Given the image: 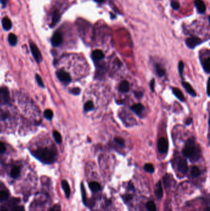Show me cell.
I'll use <instances>...</instances> for the list:
<instances>
[{
    "label": "cell",
    "mask_w": 210,
    "mask_h": 211,
    "mask_svg": "<svg viewBox=\"0 0 210 211\" xmlns=\"http://www.w3.org/2000/svg\"><path fill=\"white\" fill-rule=\"evenodd\" d=\"M182 154L185 157L192 160H197L200 158V150L196 144L194 138H190L186 141L182 150Z\"/></svg>",
    "instance_id": "cell-1"
},
{
    "label": "cell",
    "mask_w": 210,
    "mask_h": 211,
    "mask_svg": "<svg viewBox=\"0 0 210 211\" xmlns=\"http://www.w3.org/2000/svg\"><path fill=\"white\" fill-rule=\"evenodd\" d=\"M35 157L42 162L45 164H52L56 158V154L51 149L48 148H41L35 152Z\"/></svg>",
    "instance_id": "cell-2"
},
{
    "label": "cell",
    "mask_w": 210,
    "mask_h": 211,
    "mask_svg": "<svg viewBox=\"0 0 210 211\" xmlns=\"http://www.w3.org/2000/svg\"><path fill=\"white\" fill-rule=\"evenodd\" d=\"M30 47L32 53L33 54V56L34 57L35 59L36 60V62H38V63L41 62L42 60V56H41V54L40 51L39 49H38V48L37 47V46L34 43L30 42Z\"/></svg>",
    "instance_id": "cell-3"
},
{
    "label": "cell",
    "mask_w": 210,
    "mask_h": 211,
    "mask_svg": "<svg viewBox=\"0 0 210 211\" xmlns=\"http://www.w3.org/2000/svg\"><path fill=\"white\" fill-rule=\"evenodd\" d=\"M202 43V40L200 38L197 37H191L188 38L186 40V44L188 48L190 49H193L195 48L198 44Z\"/></svg>",
    "instance_id": "cell-4"
},
{
    "label": "cell",
    "mask_w": 210,
    "mask_h": 211,
    "mask_svg": "<svg viewBox=\"0 0 210 211\" xmlns=\"http://www.w3.org/2000/svg\"><path fill=\"white\" fill-rule=\"evenodd\" d=\"M158 149L159 152L162 154H164L168 151V143L164 138L159 139L158 142Z\"/></svg>",
    "instance_id": "cell-5"
},
{
    "label": "cell",
    "mask_w": 210,
    "mask_h": 211,
    "mask_svg": "<svg viewBox=\"0 0 210 211\" xmlns=\"http://www.w3.org/2000/svg\"><path fill=\"white\" fill-rule=\"evenodd\" d=\"M63 40V37L62 33L60 32L57 31L54 33L52 38H51V43L54 46H58L62 43Z\"/></svg>",
    "instance_id": "cell-6"
},
{
    "label": "cell",
    "mask_w": 210,
    "mask_h": 211,
    "mask_svg": "<svg viewBox=\"0 0 210 211\" xmlns=\"http://www.w3.org/2000/svg\"><path fill=\"white\" fill-rule=\"evenodd\" d=\"M57 76L58 79L62 82L69 83L71 81V77L68 72L64 70H59L57 72Z\"/></svg>",
    "instance_id": "cell-7"
},
{
    "label": "cell",
    "mask_w": 210,
    "mask_h": 211,
    "mask_svg": "<svg viewBox=\"0 0 210 211\" xmlns=\"http://www.w3.org/2000/svg\"><path fill=\"white\" fill-rule=\"evenodd\" d=\"M178 169L181 173L185 174L188 170V165L187 160L185 159H181L178 163Z\"/></svg>",
    "instance_id": "cell-8"
},
{
    "label": "cell",
    "mask_w": 210,
    "mask_h": 211,
    "mask_svg": "<svg viewBox=\"0 0 210 211\" xmlns=\"http://www.w3.org/2000/svg\"><path fill=\"white\" fill-rule=\"evenodd\" d=\"M195 6L197 9L198 12L200 14H203L206 11V6L205 4H204V2L202 0H195Z\"/></svg>",
    "instance_id": "cell-9"
},
{
    "label": "cell",
    "mask_w": 210,
    "mask_h": 211,
    "mask_svg": "<svg viewBox=\"0 0 210 211\" xmlns=\"http://www.w3.org/2000/svg\"><path fill=\"white\" fill-rule=\"evenodd\" d=\"M104 58V53L100 49H96L92 53V58L94 60L99 61Z\"/></svg>",
    "instance_id": "cell-10"
},
{
    "label": "cell",
    "mask_w": 210,
    "mask_h": 211,
    "mask_svg": "<svg viewBox=\"0 0 210 211\" xmlns=\"http://www.w3.org/2000/svg\"><path fill=\"white\" fill-rule=\"evenodd\" d=\"M155 195L158 199H161L163 197V188L162 186V182L159 181L156 185L155 190Z\"/></svg>",
    "instance_id": "cell-11"
},
{
    "label": "cell",
    "mask_w": 210,
    "mask_h": 211,
    "mask_svg": "<svg viewBox=\"0 0 210 211\" xmlns=\"http://www.w3.org/2000/svg\"><path fill=\"white\" fill-rule=\"evenodd\" d=\"M60 15L59 11L57 10H55L53 13L52 17V22L49 25V27L51 28H53L55 25H56L57 22L60 20Z\"/></svg>",
    "instance_id": "cell-12"
},
{
    "label": "cell",
    "mask_w": 210,
    "mask_h": 211,
    "mask_svg": "<svg viewBox=\"0 0 210 211\" xmlns=\"http://www.w3.org/2000/svg\"><path fill=\"white\" fill-rule=\"evenodd\" d=\"M130 83L126 80L121 82L119 85V91L121 93H127L130 90Z\"/></svg>",
    "instance_id": "cell-13"
},
{
    "label": "cell",
    "mask_w": 210,
    "mask_h": 211,
    "mask_svg": "<svg viewBox=\"0 0 210 211\" xmlns=\"http://www.w3.org/2000/svg\"><path fill=\"white\" fill-rule=\"evenodd\" d=\"M182 85H183L184 88L187 90L188 93H189L190 95H192L193 97L197 96V93H196L195 91L193 90V88H192V87L189 84V83L186 82H182Z\"/></svg>",
    "instance_id": "cell-14"
},
{
    "label": "cell",
    "mask_w": 210,
    "mask_h": 211,
    "mask_svg": "<svg viewBox=\"0 0 210 211\" xmlns=\"http://www.w3.org/2000/svg\"><path fill=\"white\" fill-rule=\"evenodd\" d=\"M131 109L136 114L139 115L144 109V106L142 104L138 103L132 106Z\"/></svg>",
    "instance_id": "cell-15"
},
{
    "label": "cell",
    "mask_w": 210,
    "mask_h": 211,
    "mask_svg": "<svg viewBox=\"0 0 210 211\" xmlns=\"http://www.w3.org/2000/svg\"><path fill=\"white\" fill-rule=\"evenodd\" d=\"M62 187L65 192V194L67 198H69L70 196V188L69 183L67 180H62Z\"/></svg>",
    "instance_id": "cell-16"
},
{
    "label": "cell",
    "mask_w": 210,
    "mask_h": 211,
    "mask_svg": "<svg viewBox=\"0 0 210 211\" xmlns=\"http://www.w3.org/2000/svg\"><path fill=\"white\" fill-rule=\"evenodd\" d=\"M2 25L5 30H9L12 28V22L8 18H4L2 20Z\"/></svg>",
    "instance_id": "cell-17"
},
{
    "label": "cell",
    "mask_w": 210,
    "mask_h": 211,
    "mask_svg": "<svg viewBox=\"0 0 210 211\" xmlns=\"http://www.w3.org/2000/svg\"><path fill=\"white\" fill-rule=\"evenodd\" d=\"M89 187L90 188V190L94 193L97 192L101 190V185L96 181H92V182L90 183Z\"/></svg>",
    "instance_id": "cell-18"
},
{
    "label": "cell",
    "mask_w": 210,
    "mask_h": 211,
    "mask_svg": "<svg viewBox=\"0 0 210 211\" xmlns=\"http://www.w3.org/2000/svg\"><path fill=\"white\" fill-rule=\"evenodd\" d=\"M173 92L174 93V95L177 97V98H178L180 101H185V98L183 93H182V91L179 90V89L177 88H173Z\"/></svg>",
    "instance_id": "cell-19"
},
{
    "label": "cell",
    "mask_w": 210,
    "mask_h": 211,
    "mask_svg": "<svg viewBox=\"0 0 210 211\" xmlns=\"http://www.w3.org/2000/svg\"><path fill=\"white\" fill-rule=\"evenodd\" d=\"M8 41L11 46H15L18 43V37L14 33H10L8 36Z\"/></svg>",
    "instance_id": "cell-20"
},
{
    "label": "cell",
    "mask_w": 210,
    "mask_h": 211,
    "mask_svg": "<svg viewBox=\"0 0 210 211\" xmlns=\"http://www.w3.org/2000/svg\"><path fill=\"white\" fill-rule=\"evenodd\" d=\"M203 68L206 73H209L210 70V58L208 57L205 59H204L202 63Z\"/></svg>",
    "instance_id": "cell-21"
},
{
    "label": "cell",
    "mask_w": 210,
    "mask_h": 211,
    "mask_svg": "<svg viewBox=\"0 0 210 211\" xmlns=\"http://www.w3.org/2000/svg\"><path fill=\"white\" fill-rule=\"evenodd\" d=\"M20 173V170L19 167H14L11 170V172H10V176L13 179H17L19 177Z\"/></svg>",
    "instance_id": "cell-22"
},
{
    "label": "cell",
    "mask_w": 210,
    "mask_h": 211,
    "mask_svg": "<svg viewBox=\"0 0 210 211\" xmlns=\"http://www.w3.org/2000/svg\"><path fill=\"white\" fill-rule=\"evenodd\" d=\"M81 194H82V200L84 204L86 205H88L87 203V196H86V190L83 183H81Z\"/></svg>",
    "instance_id": "cell-23"
},
{
    "label": "cell",
    "mask_w": 210,
    "mask_h": 211,
    "mask_svg": "<svg viewBox=\"0 0 210 211\" xmlns=\"http://www.w3.org/2000/svg\"><path fill=\"white\" fill-rule=\"evenodd\" d=\"M155 69H156L157 74L158 75V77H163L165 75L166 73L165 70L159 64H157L155 65Z\"/></svg>",
    "instance_id": "cell-24"
},
{
    "label": "cell",
    "mask_w": 210,
    "mask_h": 211,
    "mask_svg": "<svg viewBox=\"0 0 210 211\" xmlns=\"http://www.w3.org/2000/svg\"><path fill=\"white\" fill-rule=\"evenodd\" d=\"M146 207L148 211H156L157 207L155 203L152 201H148L146 204Z\"/></svg>",
    "instance_id": "cell-25"
},
{
    "label": "cell",
    "mask_w": 210,
    "mask_h": 211,
    "mask_svg": "<svg viewBox=\"0 0 210 211\" xmlns=\"http://www.w3.org/2000/svg\"><path fill=\"white\" fill-rule=\"evenodd\" d=\"M9 193L6 191H0V202H3L6 201L9 198Z\"/></svg>",
    "instance_id": "cell-26"
},
{
    "label": "cell",
    "mask_w": 210,
    "mask_h": 211,
    "mask_svg": "<svg viewBox=\"0 0 210 211\" xmlns=\"http://www.w3.org/2000/svg\"><path fill=\"white\" fill-rule=\"evenodd\" d=\"M200 175V170L197 167L193 166L191 169V175L193 177H197Z\"/></svg>",
    "instance_id": "cell-27"
},
{
    "label": "cell",
    "mask_w": 210,
    "mask_h": 211,
    "mask_svg": "<svg viewBox=\"0 0 210 211\" xmlns=\"http://www.w3.org/2000/svg\"><path fill=\"white\" fill-rule=\"evenodd\" d=\"M94 104L91 101L86 102L84 106V109L85 111L92 110L94 109Z\"/></svg>",
    "instance_id": "cell-28"
},
{
    "label": "cell",
    "mask_w": 210,
    "mask_h": 211,
    "mask_svg": "<svg viewBox=\"0 0 210 211\" xmlns=\"http://www.w3.org/2000/svg\"><path fill=\"white\" fill-rule=\"evenodd\" d=\"M53 136H54L55 140H56V141L57 143H61V142H62V136H61V135H60V134L58 132L54 131L53 132Z\"/></svg>",
    "instance_id": "cell-29"
},
{
    "label": "cell",
    "mask_w": 210,
    "mask_h": 211,
    "mask_svg": "<svg viewBox=\"0 0 210 211\" xmlns=\"http://www.w3.org/2000/svg\"><path fill=\"white\" fill-rule=\"evenodd\" d=\"M144 170L147 172H149V173H153L155 170L154 167L152 164H145L144 167Z\"/></svg>",
    "instance_id": "cell-30"
},
{
    "label": "cell",
    "mask_w": 210,
    "mask_h": 211,
    "mask_svg": "<svg viewBox=\"0 0 210 211\" xmlns=\"http://www.w3.org/2000/svg\"><path fill=\"white\" fill-rule=\"evenodd\" d=\"M44 115H45V117L47 119L51 120L53 117L52 111L51 110H50V109H46L45 111V113H44Z\"/></svg>",
    "instance_id": "cell-31"
},
{
    "label": "cell",
    "mask_w": 210,
    "mask_h": 211,
    "mask_svg": "<svg viewBox=\"0 0 210 211\" xmlns=\"http://www.w3.org/2000/svg\"><path fill=\"white\" fill-rule=\"evenodd\" d=\"M184 68V64L182 61H179V64H178V70L180 76L182 78V75H183V70Z\"/></svg>",
    "instance_id": "cell-32"
},
{
    "label": "cell",
    "mask_w": 210,
    "mask_h": 211,
    "mask_svg": "<svg viewBox=\"0 0 210 211\" xmlns=\"http://www.w3.org/2000/svg\"><path fill=\"white\" fill-rule=\"evenodd\" d=\"M115 142L118 144V145L121 146H123L125 145V141L123 138H120V137H116L114 139Z\"/></svg>",
    "instance_id": "cell-33"
},
{
    "label": "cell",
    "mask_w": 210,
    "mask_h": 211,
    "mask_svg": "<svg viewBox=\"0 0 210 211\" xmlns=\"http://www.w3.org/2000/svg\"><path fill=\"white\" fill-rule=\"evenodd\" d=\"M49 211H61V207L59 204H55L49 209Z\"/></svg>",
    "instance_id": "cell-34"
},
{
    "label": "cell",
    "mask_w": 210,
    "mask_h": 211,
    "mask_svg": "<svg viewBox=\"0 0 210 211\" xmlns=\"http://www.w3.org/2000/svg\"><path fill=\"white\" fill-rule=\"evenodd\" d=\"M171 7H172L175 10L178 9L179 8V7H180L179 3L178 1H173L172 2H171Z\"/></svg>",
    "instance_id": "cell-35"
},
{
    "label": "cell",
    "mask_w": 210,
    "mask_h": 211,
    "mask_svg": "<svg viewBox=\"0 0 210 211\" xmlns=\"http://www.w3.org/2000/svg\"><path fill=\"white\" fill-rule=\"evenodd\" d=\"M36 80L38 83V85H39L41 87H44V83H43V82L41 79V78L40 77V76H39L38 75H36Z\"/></svg>",
    "instance_id": "cell-36"
},
{
    "label": "cell",
    "mask_w": 210,
    "mask_h": 211,
    "mask_svg": "<svg viewBox=\"0 0 210 211\" xmlns=\"http://www.w3.org/2000/svg\"><path fill=\"white\" fill-rule=\"evenodd\" d=\"M71 93L75 95H78L80 93V89L79 88H74L71 90Z\"/></svg>",
    "instance_id": "cell-37"
},
{
    "label": "cell",
    "mask_w": 210,
    "mask_h": 211,
    "mask_svg": "<svg viewBox=\"0 0 210 211\" xmlns=\"http://www.w3.org/2000/svg\"><path fill=\"white\" fill-rule=\"evenodd\" d=\"M12 211H25V209L23 206H15L14 207Z\"/></svg>",
    "instance_id": "cell-38"
},
{
    "label": "cell",
    "mask_w": 210,
    "mask_h": 211,
    "mask_svg": "<svg viewBox=\"0 0 210 211\" xmlns=\"http://www.w3.org/2000/svg\"><path fill=\"white\" fill-rule=\"evenodd\" d=\"M5 151H6V147L3 143L0 142V154L3 153Z\"/></svg>",
    "instance_id": "cell-39"
},
{
    "label": "cell",
    "mask_w": 210,
    "mask_h": 211,
    "mask_svg": "<svg viewBox=\"0 0 210 211\" xmlns=\"http://www.w3.org/2000/svg\"><path fill=\"white\" fill-rule=\"evenodd\" d=\"M134 94L136 98H137V99H141L142 97L143 93L141 91H135Z\"/></svg>",
    "instance_id": "cell-40"
},
{
    "label": "cell",
    "mask_w": 210,
    "mask_h": 211,
    "mask_svg": "<svg viewBox=\"0 0 210 211\" xmlns=\"http://www.w3.org/2000/svg\"><path fill=\"white\" fill-rule=\"evenodd\" d=\"M123 198H124V199L125 200V201H128L132 198V196L131 195V194H126V195H125L123 196Z\"/></svg>",
    "instance_id": "cell-41"
},
{
    "label": "cell",
    "mask_w": 210,
    "mask_h": 211,
    "mask_svg": "<svg viewBox=\"0 0 210 211\" xmlns=\"http://www.w3.org/2000/svg\"><path fill=\"white\" fill-rule=\"evenodd\" d=\"M154 86H155V80L152 79L150 83V87L151 89V91L153 92L154 91Z\"/></svg>",
    "instance_id": "cell-42"
},
{
    "label": "cell",
    "mask_w": 210,
    "mask_h": 211,
    "mask_svg": "<svg viewBox=\"0 0 210 211\" xmlns=\"http://www.w3.org/2000/svg\"><path fill=\"white\" fill-rule=\"evenodd\" d=\"M8 0H0V2H1V3L2 4L3 6V7H5L7 4V2H8Z\"/></svg>",
    "instance_id": "cell-43"
},
{
    "label": "cell",
    "mask_w": 210,
    "mask_h": 211,
    "mask_svg": "<svg viewBox=\"0 0 210 211\" xmlns=\"http://www.w3.org/2000/svg\"><path fill=\"white\" fill-rule=\"evenodd\" d=\"M192 118L187 119V120L186 121V124L187 125H190V124L192 123Z\"/></svg>",
    "instance_id": "cell-44"
},
{
    "label": "cell",
    "mask_w": 210,
    "mask_h": 211,
    "mask_svg": "<svg viewBox=\"0 0 210 211\" xmlns=\"http://www.w3.org/2000/svg\"><path fill=\"white\" fill-rule=\"evenodd\" d=\"M129 186H130V189H131V190H134V186H133V185H132V183L131 182H130V183H129Z\"/></svg>",
    "instance_id": "cell-45"
},
{
    "label": "cell",
    "mask_w": 210,
    "mask_h": 211,
    "mask_svg": "<svg viewBox=\"0 0 210 211\" xmlns=\"http://www.w3.org/2000/svg\"><path fill=\"white\" fill-rule=\"evenodd\" d=\"M94 1L99 3H104L105 1H106V0H94Z\"/></svg>",
    "instance_id": "cell-46"
},
{
    "label": "cell",
    "mask_w": 210,
    "mask_h": 211,
    "mask_svg": "<svg viewBox=\"0 0 210 211\" xmlns=\"http://www.w3.org/2000/svg\"><path fill=\"white\" fill-rule=\"evenodd\" d=\"M0 211H8V209L6 208H5V207H3L1 209H0Z\"/></svg>",
    "instance_id": "cell-47"
},
{
    "label": "cell",
    "mask_w": 210,
    "mask_h": 211,
    "mask_svg": "<svg viewBox=\"0 0 210 211\" xmlns=\"http://www.w3.org/2000/svg\"><path fill=\"white\" fill-rule=\"evenodd\" d=\"M205 211H209V207H208V208L206 209V210H205Z\"/></svg>",
    "instance_id": "cell-48"
}]
</instances>
